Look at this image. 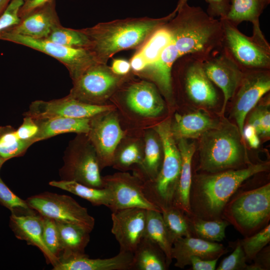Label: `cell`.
Instances as JSON below:
<instances>
[{"label":"cell","instance_id":"1","mask_svg":"<svg viewBox=\"0 0 270 270\" xmlns=\"http://www.w3.org/2000/svg\"><path fill=\"white\" fill-rule=\"evenodd\" d=\"M174 9L160 18L148 17L126 18L100 22L80 30L90 42L88 49L97 62L107 64L109 59L118 52L139 48L158 28L176 14Z\"/></svg>","mask_w":270,"mask_h":270},{"label":"cell","instance_id":"2","mask_svg":"<svg viewBox=\"0 0 270 270\" xmlns=\"http://www.w3.org/2000/svg\"><path fill=\"white\" fill-rule=\"evenodd\" d=\"M268 168V163H258L248 164L246 168L199 176L191 186L190 211L193 208L198 218L216 220L244 182Z\"/></svg>","mask_w":270,"mask_h":270},{"label":"cell","instance_id":"3","mask_svg":"<svg viewBox=\"0 0 270 270\" xmlns=\"http://www.w3.org/2000/svg\"><path fill=\"white\" fill-rule=\"evenodd\" d=\"M199 168L211 173L234 170L248 162L237 126L224 118L200 137Z\"/></svg>","mask_w":270,"mask_h":270},{"label":"cell","instance_id":"4","mask_svg":"<svg viewBox=\"0 0 270 270\" xmlns=\"http://www.w3.org/2000/svg\"><path fill=\"white\" fill-rule=\"evenodd\" d=\"M170 124L168 120L154 128L162 144V164L154 180L142 182L146 198L161 211L172 206L182 166L180 153L172 132Z\"/></svg>","mask_w":270,"mask_h":270},{"label":"cell","instance_id":"5","mask_svg":"<svg viewBox=\"0 0 270 270\" xmlns=\"http://www.w3.org/2000/svg\"><path fill=\"white\" fill-rule=\"evenodd\" d=\"M222 28V47L243 71L270 70V45L242 33L225 18H219Z\"/></svg>","mask_w":270,"mask_h":270},{"label":"cell","instance_id":"6","mask_svg":"<svg viewBox=\"0 0 270 270\" xmlns=\"http://www.w3.org/2000/svg\"><path fill=\"white\" fill-rule=\"evenodd\" d=\"M172 80H176L183 94L197 105L211 107L218 102L216 85L206 74L202 62L192 55L182 56L175 62Z\"/></svg>","mask_w":270,"mask_h":270},{"label":"cell","instance_id":"7","mask_svg":"<svg viewBox=\"0 0 270 270\" xmlns=\"http://www.w3.org/2000/svg\"><path fill=\"white\" fill-rule=\"evenodd\" d=\"M223 212L241 232L256 230L270 218V183L241 193L226 204Z\"/></svg>","mask_w":270,"mask_h":270},{"label":"cell","instance_id":"8","mask_svg":"<svg viewBox=\"0 0 270 270\" xmlns=\"http://www.w3.org/2000/svg\"><path fill=\"white\" fill-rule=\"evenodd\" d=\"M60 170L61 180L75 181L84 185L103 188L97 155L87 135L70 144Z\"/></svg>","mask_w":270,"mask_h":270},{"label":"cell","instance_id":"9","mask_svg":"<svg viewBox=\"0 0 270 270\" xmlns=\"http://www.w3.org/2000/svg\"><path fill=\"white\" fill-rule=\"evenodd\" d=\"M0 40L28 47L54 58L66 68L73 82L98 63L86 48L68 47L46 39H36L15 34L6 30L0 32Z\"/></svg>","mask_w":270,"mask_h":270},{"label":"cell","instance_id":"10","mask_svg":"<svg viewBox=\"0 0 270 270\" xmlns=\"http://www.w3.org/2000/svg\"><path fill=\"white\" fill-rule=\"evenodd\" d=\"M115 74L107 64L96 63L73 82L68 95L81 102L92 104L101 103L114 94L129 78Z\"/></svg>","mask_w":270,"mask_h":270},{"label":"cell","instance_id":"11","mask_svg":"<svg viewBox=\"0 0 270 270\" xmlns=\"http://www.w3.org/2000/svg\"><path fill=\"white\" fill-rule=\"evenodd\" d=\"M26 200L42 216L56 222L78 226L90 233L94 228V218L88 214L87 209L68 196L45 192Z\"/></svg>","mask_w":270,"mask_h":270},{"label":"cell","instance_id":"12","mask_svg":"<svg viewBox=\"0 0 270 270\" xmlns=\"http://www.w3.org/2000/svg\"><path fill=\"white\" fill-rule=\"evenodd\" d=\"M103 188L110 196L112 212L131 208L161 210L146 198L142 181L136 175L121 172L102 177Z\"/></svg>","mask_w":270,"mask_h":270},{"label":"cell","instance_id":"13","mask_svg":"<svg viewBox=\"0 0 270 270\" xmlns=\"http://www.w3.org/2000/svg\"><path fill=\"white\" fill-rule=\"evenodd\" d=\"M110 112L91 118L86 134L96 150L100 169L112 165L117 146L124 136L117 116Z\"/></svg>","mask_w":270,"mask_h":270},{"label":"cell","instance_id":"14","mask_svg":"<svg viewBox=\"0 0 270 270\" xmlns=\"http://www.w3.org/2000/svg\"><path fill=\"white\" fill-rule=\"evenodd\" d=\"M270 90V70L244 72L242 81L233 96L234 101L232 110V116L243 139V129L248 114Z\"/></svg>","mask_w":270,"mask_h":270},{"label":"cell","instance_id":"15","mask_svg":"<svg viewBox=\"0 0 270 270\" xmlns=\"http://www.w3.org/2000/svg\"><path fill=\"white\" fill-rule=\"evenodd\" d=\"M111 106L92 104L81 102L68 96L50 101L33 102L24 116L34 120L52 118H91L111 111Z\"/></svg>","mask_w":270,"mask_h":270},{"label":"cell","instance_id":"16","mask_svg":"<svg viewBox=\"0 0 270 270\" xmlns=\"http://www.w3.org/2000/svg\"><path fill=\"white\" fill-rule=\"evenodd\" d=\"M202 68L210 80L222 91L224 113L228 100L233 98L244 74L238 66L226 54L222 47L202 62Z\"/></svg>","mask_w":270,"mask_h":270},{"label":"cell","instance_id":"17","mask_svg":"<svg viewBox=\"0 0 270 270\" xmlns=\"http://www.w3.org/2000/svg\"><path fill=\"white\" fill-rule=\"evenodd\" d=\"M146 210L131 208L112 212L111 230L118 242L120 251L133 253L142 238Z\"/></svg>","mask_w":270,"mask_h":270},{"label":"cell","instance_id":"18","mask_svg":"<svg viewBox=\"0 0 270 270\" xmlns=\"http://www.w3.org/2000/svg\"><path fill=\"white\" fill-rule=\"evenodd\" d=\"M122 94L128 107L144 117L154 118L164 109V102L156 86L145 80L132 81L125 86Z\"/></svg>","mask_w":270,"mask_h":270},{"label":"cell","instance_id":"19","mask_svg":"<svg viewBox=\"0 0 270 270\" xmlns=\"http://www.w3.org/2000/svg\"><path fill=\"white\" fill-rule=\"evenodd\" d=\"M20 19L19 24L6 30L33 38L46 39L54 29L62 25L56 11L55 0L34 10Z\"/></svg>","mask_w":270,"mask_h":270},{"label":"cell","instance_id":"20","mask_svg":"<svg viewBox=\"0 0 270 270\" xmlns=\"http://www.w3.org/2000/svg\"><path fill=\"white\" fill-rule=\"evenodd\" d=\"M10 226L18 238L38 248L46 261L53 266L59 262L58 258L51 252L44 244L42 236V216L36 210L22 214H12Z\"/></svg>","mask_w":270,"mask_h":270},{"label":"cell","instance_id":"21","mask_svg":"<svg viewBox=\"0 0 270 270\" xmlns=\"http://www.w3.org/2000/svg\"><path fill=\"white\" fill-rule=\"evenodd\" d=\"M226 251L222 244L190 236L178 238L173 242L172 258L176 260V267L183 268L190 265L192 257L207 260L219 258Z\"/></svg>","mask_w":270,"mask_h":270},{"label":"cell","instance_id":"22","mask_svg":"<svg viewBox=\"0 0 270 270\" xmlns=\"http://www.w3.org/2000/svg\"><path fill=\"white\" fill-rule=\"evenodd\" d=\"M133 253L120 251L112 258H90L86 254L60 260L54 270H131Z\"/></svg>","mask_w":270,"mask_h":270},{"label":"cell","instance_id":"23","mask_svg":"<svg viewBox=\"0 0 270 270\" xmlns=\"http://www.w3.org/2000/svg\"><path fill=\"white\" fill-rule=\"evenodd\" d=\"M178 146L182 158V166L178 182L172 200V206L184 213L191 214L190 192L192 184V164L196 151L194 142L186 139H180Z\"/></svg>","mask_w":270,"mask_h":270},{"label":"cell","instance_id":"24","mask_svg":"<svg viewBox=\"0 0 270 270\" xmlns=\"http://www.w3.org/2000/svg\"><path fill=\"white\" fill-rule=\"evenodd\" d=\"M219 122L206 112L198 110L186 114L176 113L171 131L175 140L197 138L208 130L218 126Z\"/></svg>","mask_w":270,"mask_h":270},{"label":"cell","instance_id":"25","mask_svg":"<svg viewBox=\"0 0 270 270\" xmlns=\"http://www.w3.org/2000/svg\"><path fill=\"white\" fill-rule=\"evenodd\" d=\"M177 60L174 51L168 46L156 62L148 64L142 71L135 74L151 80L165 98L170 100L174 96L172 69Z\"/></svg>","mask_w":270,"mask_h":270},{"label":"cell","instance_id":"26","mask_svg":"<svg viewBox=\"0 0 270 270\" xmlns=\"http://www.w3.org/2000/svg\"><path fill=\"white\" fill-rule=\"evenodd\" d=\"M267 0H230L228 12L224 18L238 26L242 22H249L252 24V35L258 41L268 42L262 32L260 17L269 4Z\"/></svg>","mask_w":270,"mask_h":270},{"label":"cell","instance_id":"27","mask_svg":"<svg viewBox=\"0 0 270 270\" xmlns=\"http://www.w3.org/2000/svg\"><path fill=\"white\" fill-rule=\"evenodd\" d=\"M90 119L62 117L34 119L39 127L34 142L64 133L86 134L90 128Z\"/></svg>","mask_w":270,"mask_h":270},{"label":"cell","instance_id":"28","mask_svg":"<svg viewBox=\"0 0 270 270\" xmlns=\"http://www.w3.org/2000/svg\"><path fill=\"white\" fill-rule=\"evenodd\" d=\"M56 223L61 248L59 261L85 254V248L90 240V232L76 224L58 222Z\"/></svg>","mask_w":270,"mask_h":270},{"label":"cell","instance_id":"29","mask_svg":"<svg viewBox=\"0 0 270 270\" xmlns=\"http://www.w3.org/2000/svg\"><path fill=\"white\" fill-rule=\"evenodd\" d=\"M166 256L154 242L142 238L133 252L131 270H165Z\"/></svg>","mask_w":270,"mask_h":270},{"label":"cell","instance_id":"30","mask_svg":"<svg viewBox=\"0 0 270 270\" xmlns=\"http://www.w3.org/2000/svg\"><path fill=\"white\" fill-rule=\"evenodd\" d=\"M142 238L156 244L164 253L168 266L172 261V242L170 238L160 212L146 210Z\"/></svg>","mask_w":270,"mask_h":270},{"label":"cell","instance_id":"31","mask_svg":"<svg viewBox=\"0 0 270 270\" xmlns=\"http://www.w3.org/2000/svg\"><path fill=\"white\" fill-rule=\"evenodd\" d=\"M153 134H149L145 139L144 157L135 174L145 182L154 180L160 169L162 156L159 140Z\"/></svg>","mask_w":270,"mask_h":270},{"label":"cell","instance_id":"32","mask_svg":"<svg viewBox=\"0 0 270 270\" xmlns=\"http://www.w3.org/2000/svg\"><path fill=\"white\" fill-rule=\"evenodd\" d=\"M49 184L84 198L94 206L110 207V196L108 190L104 188H94L75 181L64 180H52Z\"/></svg>","mask_w":270,"mask_h":270},{"label":"cell","instance_id":"33","mask_svg":"<svg viewBox=\"0 0 270 270\" xmlns=\"http://www.w3.org/2000/svg\"><path fill=\"white\" fill-rule=\"evenodd\" d=\"M33 144L19 138L12 126H0V156L4 160L22 156Z\"/></svg>","mask_w":270,"mask_h":270},{"label":"cell","instance_id":"34","mask_svg":"<svg viewBox=\"0 0 270 270\" xmlns=\"http://www.w3.org/2000/svg\"><path fill=\"white\" fill-rule=\"evenodd\" d=\"M170 42V35L164 24L152 33L138 48V51L142 54L147 64H150L160 58L164 50Z\"/></svg>","mask_w":270,"mask_h":270},{"label":"cell","instance_id":"35","mask_svg":"<svg viewBox=\"0 0 270 270\" xmlns=\"http://www.w3.org/2000/svg\"><path fill=\"white\" fill-rule=\"evenodd\" d=\"M162 214L172 244L178 238L191 236L188 220L180 210L171 206L162 210Z\"/></svg>","mask_w":270,"mask_h":270},{"label":"cell","instance_id":"36","mask_svg":"<svg viewBox=\"0 0 270 270\" xmlns=\"http://www.w3.org/2000/svg\"><path fill=\"white\" fill-rule=\"evenodd\" d=\"M46 40L74 48L88 49L90 42L81 30L64 28L62 25L52 30Z\"/></svg>","mask_w":270,"mask_h":270},{"label":"cell","instance_id":"37","mask_svg":"<svg viewBox=\"0 0 270 270\" xmlns=\"http://www.w3.org/2000/svg\"><path fill=\"white\" fill-rule=\"evenodd\" d=\"M228 222L220 220H206L200 218L192 223V230L198 238L206 240L216 242L222 241L225 237Z\"/></svg>","mask_w":270,"mask_h":270},{"label":"cell","instance_id":"38","mask_svg":"<svg viewBox=\"0 0 270 270\" xmlns=\"http://www.w3.org/2000/svg\"><path fill=\"white\" fill-rule=\"evenodd\" d=\"M0 204L10 210L12 214H22L34 211L23 200L15 194L0 178Z\"/></svg>","mask_w":270,"mask_h":270},{"label":"cell","instance_id":"39","mask_svg":"<svg viewBox=\"0 0 270 270\" xmlns=\"http://www.w3.org/2000/svg\"><path fill=\"white\" fill-rule=\"evenodd\" d=\"M144 153L136 143L130 144L115 154L112 165L122 170L128 169L134 165L141 164Z\"/></svg>","mask_w":270,"mask_h":270},{"label":"cell","instance_id":"40","mask_svg":"<svg viewBox=\"0 0 270 270\" xmlns=\"http://www.w3.org/2000/svg\"><path fill=\"white\" fill-rule=\"evenodd\" d=\"M248 124L256 130L258 136H270V110L269 102L258 104L252 110L249 118Z\"/></svg>","mask_w":270,"mask_h":270},{"label":"cell","instance_id":"41","mask_svg":"<svg viewBox=\"0 0 270 270\" xmlns=\"http://www.w3.org/2000/svg\"><path fill=\"white\" fill-rule=\"evenodd\" d=\"M270 240V226L268 224L258 232L240 242L246 260L255 258Z\"/></svg>","mask_w":270,"mask_h":270},{"label":"cell","instance_id":"42","mask_svg":"<svg viewBox=\"0 0 270 270\" xmlns=\"http://www.w3.org/2000/svg\"><path fill=\"white\" fill-rule=\"evenodd\" d=\"M42 216V236L45 244L51 252L60 260L61 248L56 222Z\"/></svg>","mask_w":270,"mask_h":270},{"label":"cell","instance_id":"43","mask_svg":"<svg viewBox=\"0 0 270 270\" xmlns=\"http://www.w3.org/2000/svg\"><path fill=\"white\" fill-rule=\"evenodd\" d=\"M246 258L240 242L237 244L233 252L225 258L217 267V270H246Z\"/></svg>","mask_w":270,"mask_h":270},{"label":"cell","instance_id":"44","mask_svg":"<svg viewBox=\"0 0 270 270\" xmlns=\"http://www.w3.org/2000/svg\"><path fill=\"white\" fill-rule=\"evenodd\" d=\"M24 0H12L0 16V32L14 26L20 22L19 10Z\"/></svg>","mask_w":270,"mask_h":270},{"label":"cell","instance_id":"45","mask_svg":"<svg viewBox=\"0 0 270 270\" xmlns=\"http://www.w3.org/2000/svg\"><path fill=\"white\" fill-rule=\"evenodd\" d=\"M188 0H178L175 10L178 11ZM208 4L207 14L220 18H226L230 8V0H206Z\"/></svg>","mask_w":270,"mask_h":270},{"label":"cell","instance_id":"46","mask_svg":"<svg viewBox=\"0 0 270 270\" xmlns=\"http://www.w3.org/2000/svg\"><path fill=\"white\" fill-rule=\"evenodd\" d=\"M39 132V127L32 117L25 116L22 123L16 130L18 138L21 140H30L35 143L34 140Z\"/></svg>","mask_w":270,"mask_h":270},{"label":"cell","instance_id":"47","mask_svg":"<svg viewBox=\"0 0 270 270\" xmlns=\"http://www.w3.org/2000/svg\"><path fill=\"white\" fill-rule=\"evenodd\" d=\"M218 258L203 259L198 256L190 258V265L193 270H214Z\"/></svg>","mask_w":270,"mask_h":270},{"label":"cell","instance_id":"48","mask_svg":"<svg viewBox=\"0 0 270 270\" xmlns=\"http://www.w3.org/2000/svg\"><path fill=\"white\" fill-rule=\"evenodd\" d=\"M52 0H24L23 4L19 10L20 18H22L34 10Z\"/></svg>","mask_w":270,"mask_h":270},{"label":"cell","instance_id":"49","mask_svg":"<svg viewBox=\"0 0 270 270\" xmlns=\"http://www.w3.org/2000/svg\"><path fill=\"white\" fill-rule=\"evenodd\" d=\"M242 136L251 148H256L259 146L260 140L255 128L252 126L248 124L244 126Z\"/></svg>","mask_w":270,"mask_h":270},{"label":"cell","instance_id":"50","mask_svg":"<svg viewBox=\"0 0 270 270\" xmlns=\"http://www.w3.org/2000/svg\"><path fill=\"white\" fill-rule=\"evenodd\" d=\"M110 68L114 73L120 76L126 75L131 70L130 62L123 59H114Z\"/></svg>","mask_w":270,"mask_h":270},{"label":"cell","instance_id":"51","mask_svg":"<svg viewBox=\"0 0 270 270\" xmlns=\"http://www.w3.org/2000/svg\"><path fill=\"white\" fill-rule=\"evenodd\" d=\"M130 63L131 70L134 74L142 71L148 64L142 54L138 50L131 58Z\"/></svg>","mask_w":270,"mask_h":270},{"label":"cell","instance_id":"52","mask_svg":"<svg viewBox=\"0 0 270 270\" xmlns=\"http://www.w3.org/2000/svg\"><path fill=\"white\" fill-rule=\"evenodd\" d=\"M12 0H0V16Z\"/></svg>","mask_w":270,"mask_h":270},{"label":"cell","instance_id":"53","mask_svg":"<svg viewBox=\"0 0 270 270\" xmlns=\"http://www.w3.org/2000/svg\"><path fill=\"white\" fill-rule=\"evenodd\" d=\"M6 161V160H4V158H2L0 156V170L2 166V164H4V162Z\"/></svg>","mask_w":270,"mask_h":270},{"label":"cell","instance_id":"54","mask_svg":"<svg viewBox=\"0 0 270 270\" xmlns=\"http://www.w3.org/2000/svg\"><path fill=\"white\" fill-rule=\"evenodd\" d=\"M268 2L270 3V0H267Z\"/></svg>","mask_w":270,"mask_h":270}]
</instances>
